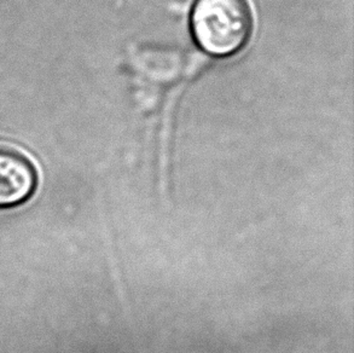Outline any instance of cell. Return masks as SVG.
<instances>
[{
  "label": "cell",
  "instance_id": "1",
  "mask_svg": "<svg viewBox=\"0 0 354 353\" xmlns=\"http://www.w3.org/2000/svg\"><path fill=\"white\" fill-rule=\"evenodd\" d=\"M190 28L194 42L203 53L230 57L248 43L253 12L248 0H195Z\"/></svg>",
  "mask_w": 354,
  "mask_h": 353
},
{
  "label": "cell",
  "instance_id": "2",
  "mask_svg": "<svg viewBox=\"0 0 354 353\" xmlns=\"http://www.w3.org/2000/svg\"><path fill=\"white\" fill-rule=\"evenodd\" d=\"M37 186V172L24 155L0 148V208L24 203Z\"/></svg>",
  "mask_w": 354,
  "mask_h": 353
}]
</instances>
